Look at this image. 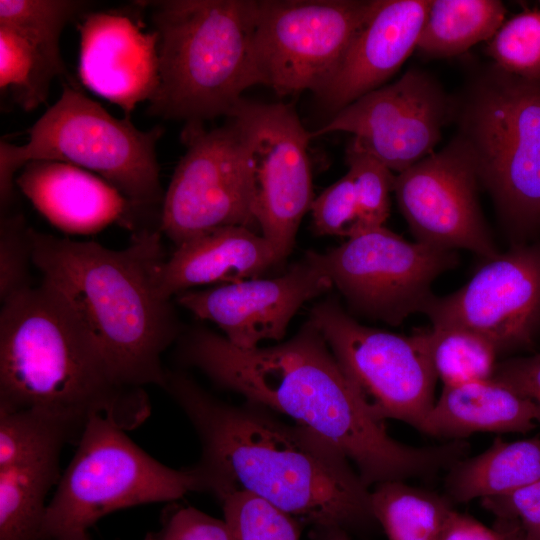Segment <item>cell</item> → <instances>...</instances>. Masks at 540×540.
Segmentation results:
<instances>
[{
  "instance_id": "4fadbf2b",
  "label": "cell",
  "mask_w": 540,
  "mask_h": 540,
  "mask_svg": "<svg viewBox=\"0 0 540 540\" xmlns=\"http://www.w3.org/2000/svg\"><path fill=\"white\" fill-rule=\"evenodd\" d=\"M181 139L186 151L164 194L162 234L176 247L219 227L255 231L252 186L233 125L208 130L188 122Z\"/></svg>"
},
{
  "instance_id": "ffe728a7",
  "label": "cell",
  "mask_w": 540,
  "mask_h": 540,
  "mask_svg": "<svg viewBox=\"0 0 540 540\" xmlns=\"http://www.w3.org/2000/svg\"><path fill=\"white\" fill-rule=\"evenodd\" d=\"M431 0H374L335 74L317 96L335 114L384 86L417 48Z\"/></svg>"
},
{
  "instance_id": "3957f363",
  "label": "cell",
  "mask_w": 540,
  "mask_h": 540,
  "mask_svg": "<svg viewBox=\"0 0 540 540\" xmlns=\"http://www.w3.org/2000/svg\"><path fill=\"white\" fill-rule=\"evenodd\" d=\"M160 228L131 234L114 250L94 241L31 228L33 264L73 308L119 381L164 388L162 357L182 333L172 299L161 291L166 260Z\"/></svg>"
},
{
  "instance_id": "2e32d148",
  "label": "cell",
  "mask_w": 540,
  "mask_h": 540,
  "mask_svg": "<svg viewBox=\"0 0 540 540\" xmlns=\"http://www.w3.org/2000/svg\"><path fill=\"white\" fill-rule=\"evenodd\" d=\"M471 155L456 137L448 146L395 175L393 192L416 241L466 249L490 259L498 251L483 218Z\"/></svg>"
},
{
  "instance_id": "d4e9b609",
  "label": "cell",
  "mask_w": 540,
  "mask_h": 540,
  "mask_svg": "<svg viewBox=\"0 0 540 540\" xmlns=\"http://www.w3.org/2000/svg\"><path fill=\"white\" fill-rule=\"evenodd\" d=\"M505 14L498 0H431L416 49L432 58L461 54L490 40Z\"/></svg>"
},
{
  "instance_id": "7c38bea8",
  "label": "cell",
  "mask_w": 540,
  "mask_h": 540,
  "mask_svg": "<svg viewBox=\"0 0 540 540\" xmlns=\"http://www.w3.org/2000/svg\"><path fill=\"white\" fill-rule=\"evenodd\" d=\"M312 254L355 312L393 326L423 313L435 279L458 263L455 250L407 241L384 226Z\"/></svg>"
},
{
  "instance_id": "f35d334b",
  "label": "cell",
  "mask_w": 540,
  "mask_h": 540,
  "mask_svg": "<svg viewBox=\"0 0 540 540\" xmlns=\"http://www.w3.org/2000/svg\"><path fill=\"white\" fill-rule=\"evenodd\" d=\"M310 540H351L349 533L337 526H313L309 531Z\"/></svg>"
},
{
  "instance_id": "7a4b0ae2",
  "label": "cell",
  "mask_w": 540,
  "mask_h": 540,
  "mask_svg": "<svg viewBox=\"0 0 540 540\" xmlns=\"http://www.w3.org/2000/svg\"><path fill=\"white\" fill-rule=\"evenodd\" d=\"M185 413L200 444L197 463L217 498L256 495L304 526L366 531L377 522L367 487L350 461L298 424L246 400L224 402L181 371L167 369L163 388Z\"/></svg>"
},
{
  "instance_id": "1f68e13d",
  "label": "cell",
  "mask_w": 540,
  "mask_h": 540,
  "mask_svg": "<svg viewBox=\"0 0 540 540\" xmlns=\"http://www.w3.org/2000/svg\"><path fill=\"white\" fill-rule=\"evenodd\" d=\"M364 230L384 226L390 212V193L395 175L373 155L350 142L346 150Z\"/></svg>"
},
{
  "instance_id": "cb8c5ba5",
  "label": "cell",
  "mask_w": 540,
  "mask_h": 540,
  "mask_svg": "<svg viewBox=\"0 0 540 540\" xmlns=\"http://www.w3.org/2000/svg\"><path fill=\"white\" fill-rule=\"evenodd\" d=\"M448 471L446 496L453 503L512 492L540 479V438H496L487 450L459 460Z\"/></svg>"
},
{
  "instance_id": "7402d4cb",
  "label": "cell",
  "mask_w": 540,
  "mask_h": 540,
  "mask_svg": "<svg viewBox=\"0 0 540 540\" xmlns=\"http://www.w3.org/2000/svg\"><path fill=\"white\" fill-rule=\"evenodd\" d=\"M539 416L535 403L489 378L444 385L418 430L453 440L477 432L526 433Z\"/></svg>"
},
{
  "instance_id": "9c48e42d",
  "label": "cell",
  "mask_w": 540,
  "mask_h": 540,
  "mask_svg": "<svg viewBox=\"0 0 540 540\" xmlns=\"http://www.w3.org/2000/svg\"><path fill=\"white\" fill-rule=\"evenodd\" d=\"M323 334L369 415L416 428L435 403L438 379L428 329L405 336L365 326L333 298L316 303L309 319Z\"/></svg>"
},
{
  "instance_id": "d6a6232c",
  "label": "cell",
  "mask_w": 540,
  "mask_h": 540,
  "mask_svg": "<svg viewBox=\"0 0 540 540\" xmlns=\"http://www.w3.org/2000/svg\"><path fill=\"white\" fill-rule=\"evenodd\" d=\"M31 227L20 213H3L0 222V300L32 286Z\"/></svg>"
},
{
  "instance_id": "e575fe53",
  "label": "cell",
  "mask_w": 540,
  "mask_h": 540,
  "mask_svg": "<svg viewBox=\"0 0 540 540\" xmlns=\"http://www.w3.org/2000/svg\"><path fill=\"white\" fill-rule=\"evenodd\" d=\"M496 517L494 527L515 532L525 540H540V479L512 492L481 499Z\"/></svg>"
},
{
  "instance_id": "74e56055",
  "label": "cell",
  "mask_w": 540,
  "mask_h": 540,
  "mask_svg": "<svg viewBox=\"0 0 540 540\" xmlns=\"http://www.w3.org/2000/svg\"><path fill=\"white\" fill-rule=\"evenodd\" d=\"M440 540H525L512 531L488 528L456 510L451 514Z\"/></svg>"
},
{
  "instance_id": "e0dca14e",
  "label": "cell",
  "mask_w": 540,
  "mask_h": 540,
  "mask_svg": "<svg viewBox=\"0 0 540 540\" xmlns=\"http://www.w3.org/2000/svg\"><path fill=\"white\" fill-rule=\"evenodd\" d=\"M332 286L308 251L281 276L189 290L175 300L197 318L216 324L232 345L253 349L264 340H282L300 307Z\"/></svg>"
},
{
  "instance_id": "4dcf8cb0",
  "label": "cell",
  "mask_w": 540,
  "mask_h": 540,
  "mask_svg": "<svg viewBox=\"0 0 540 540\" xmlns=\"http://www.w3.org/2000/svg\"><path fill=\"white\" fill-rule=\"evenodd\" d=\"M486 52L502 71L540 80V10H527L504 22Z\"/></svg>"
},
{
  "instance_id": "8fae6325",
  "label": "cell",
  "mask_w": 540,
  "mask_h": 540,
  "mask_svg": "<svg viewBox=\"0 0 540 540\" xmlns=\"http://www.w3.org/2000/svg\"><path fill=\"white\" fill-rule=\"evenodd\" d=\"M227 117L252 186L257 225L281 262L291 253L314 199L311 134L295 109L281 102L242 98Z\"/></svg>"
},
{
  "instance_id": "8992f818",
  "label": "cell",
  "mask_w": 540,
  "mask_h": 540,
  "mask_svg": "<svg viewBox=\"0 0 540 540\" xmlns=\"http://www.w3.org/2000/svg\"><path fill=\"white\" fill-rule=\"evenodd\" d=\"M164 130H139L131 117L111 115L72 83L28 130V141L0 142V204L5 213L15 196L17 172L28 162L59 161L94 172L129 201L161 215L165 192L156 145Z\"/></svg>"
},
{
  "instance_id": "5bb4252c",
  "label": "cell",
  "mask_w": 540,
  "mask_h": 540,
  "mask_svg": "<svg viewBox=\"0 0 540 540\" xmlns=\"http://www.w3.org/2000/svg\"><path fill=\"white\" fill-rule=\"evenodd\" d=\"M423 314L433 327L484 336L499 354L532 348L540 337V240L486 259L458 290L435 295Z\"/></svg>"
},
{
  "instance_id": "f546056e",
  "label": "cell",
  "mask_w": 540,
  "mask_h": 540,
  "mask_svg": "<svg viewBox=\"0 0 540 540\" xmlns=\"http://www.w3.org/2000/svg\"><path fill=\"white\" fill-rule=\"evenodd\" d=\"M218 500L234 540H301L304 525L256 495L233 490Z\"/></svg>"
},
{
  "instance_id": "8d00e7d4",
  "label": "cell",
  "mask_w": 540,
  "mask_h": 540,
  "mask_svg": "<svg viewBox=\"0 0 540 540\" xmlns=\"http://www.w3.org/2000/svg\"><path fill=\"white\" fill-rule=\"evenodd\" d=\"M492 378L531 400L540 412V353L498 362Z\"/></svg>"
},
{
  "instance_id": "5b68a950",
  "label": "cell",
  "mask_w": 540,
  "mask_h": 540,
  "mask_svg": "<svg viewBox=\"0 0 540 540\" xmlns=\"http://www.w3.org/2000/svg\"><path fill=\"white\" fill-rule=\"evenodd\" d=\"M158 35L160 84L148 113L203 122L228 116L259 85L254 53L256 0L146 2Z\"/></svg>"
},
{
  "instance_id": "603a6c76",
  "label": "cell",
  "mask_w": 540,
  "mask_h": 540,
  "mask_svg": "<svg viewBox=\"0 0 540 540\" xmlns=\"http://www.w3.org/2000/svg\"><path fill=\"white\" fill-rule=\"evenodd\" d=\"M63 437L30 446L0 465V540H41L47 495L58 484Z\"/></svg>"
},
{
  "instance_id": "836d02e7",
  "label": "cell",
  "mask_w": 540,
  "mask_h": 540,
  "mask_svg": "<svg viewBox=\"0 0 540 540\" xmlns=\"http://www.w3.org/2000/svg\"><path fill=\"white\" fill-rule=\"evenodd\" d=\"M310 212L314 230L319 235L348 239L365 231L355 188L348 173L314 197Z\"/></svg>"
},
{
  "instance_id": "44dd1931",
  "label": "cell",
  "mask_w": 540,
  "mask_h": 540,
  "mask_svg": "<svg viewBox=\"0 0 540 540\" xmlns=\"http://www.w3.org/2000/svg\"><path fill=\"white\" fill-rule=\"evenodd\" d=\"M280 260L261 234L244 226H225L194 236L175 247L160 271L162 293L172 299L203 285L259 278Z\"/></svg>"
},
{
  "instance_id": "4316f807",
  "label": "cell",
  "mask_w": 540,
  "mask_h": 540,
  "mask_svg": "<svg viewBox=\"0 0 540 540\" xmlns=\"http://www.w3.org/2000/svg\"><path fill=\"white\" fill-rule=\"evenodd\" d=\"M71 80L25 37L0 25V89L24 110L45 103L54 77Z\"/></svg>"
},
{
  "instance_id": "6da1fadb",
  "label": "cell",
  "mask_w": 540,
  "mask_h": 540,
  "mask_svg": "<svg viewBox=\"0 0 540 540\" xmlns=\"http://www.w3.org/2000/svg\"><path fill=\"white\" fill-rule=\"evenodd\" d=\"M179 341L185 364L321 437L353 463L367 487L432 476L449 470L469 451L463 440L422 448L391 438L365 410L310 320L288 341L269 347L241 349L204 327L191 329Z\"/></svg>"
},
{
  "instance_id": "83f0119b",
  "label": "cell",
  "mask_w": 540,
  "mask_h": 540,
  "mask_svg": "<svg viewBox=\"0 0 540 540\" xmlns=\"http://www.w3.org/2000/svg\"><path fill=\"white\" fill-rule=\"evenodd\" d=\"M90 5L81 0H0V25L25 37L70 77L61 56V33Z\"/></svg>"
},
{
  "instance_id": "ac0fdd59",
  "label": "cell",
  "mask_w": 540,
  "mask_h": 540,
  "mask_svg": "<svg viewBox=\"0 0 540 540\" xmlns=\"http://www.w3.org/2000/svg\"><path fill=\"white\" fill-rule=\"evenodd\" d=\"M79 77L125 116L150 101L160 84L158 35L119 10L88 12L78 23Z\"/></svg>"
},
{
  "instance_id": "30bf717a",
  "label": "cell",
  "mask_w": 540,
  "mask_h": 540,
  "mask_svg": "<svg viewBox=\"0 0 540 540\" xmlns=\"http://www.w3.org/2000/svg\"><path fill=\"white\" fill-rule=\"evenodd\" d=\"M374 0H256L254 53L259 85L280 96L327 86Z\"/></svg>"
},
{
  "instance_id": "ba28073f",
  "label": "cell",
  "mask_w": 540,
  "mask_h": 540,
  "mask_svg": "<svg viewBox=\"0 0 540 540\" xmlns=\"http://www.w3.org/2000/svg\"><path fill=\"white\" fill-rule=\"evenodd\" d=\"M459 124L457 137L473 159L479 183L515 243L527 242L540 229V80L495 66L471 86Z\"/></svg>"
},
{
  "instance_id": "9a60e30c",
  "label": "cell",
  "mask_w": 540,
  "mask_h": 540,
  "mask_svg": "<svg viewBox=\"0 0 540 540\" xmlns=\"http://www.w3.org/2000/svg\"><path fill=\"white\" fill-rule=\"evenodd\" d=\"M450 110L440 86L413 68L336 112L310 134L350 133L353 144L398 174L434 153Z\"/></svg>"
},
{
  "instance_id": "484cf974",
  "label": "cell",
  "mask_w": 540,
  "mask_h": 540,
  "mask_svg": "<svg viewBox=\"0 0 540 540\" xmlns=\"http://www.w3.org/2000/svg\"><path fill=\"white\" fill-rule=\"evenodd\" d=\"M373 516L388 540H440L453 513L445 495L404 481H385L370 493Z\"/></svg>"
},
{
  "instance_id": "277c9868",
  "label": "cell",
  "mask_w": 540,
  "mask_h": 540,
  "mask_svg": "<svg viewBox=\"0 0 540 540\" xmlns=\"http://www.w3.org/2000/svg\"><path fill=\"white\" fill-rule=\"evenodd\" d=\"M0 410L38 412L81 435L96 416L135 429L151 403L145 389L119 381L70 304L42 279L2 302Z\"/></svg>"
},
{
  "instance_id": "d590c367",
  "label": "cell",
  "mask_w": 540,
  "mask_h": 540,
  "mask_svg": "<svg viewBox=\"0 0 540 540\" xmlns=\"http://www.w3.org/2000/svg\"><path fill=\"white\" fill-rule=\"evenodd\" d=\"M145 540H234L224 519L191 506L170 502L160 517V527Z\"/></svg>"
},
{
  "instance_id": "f1b7e54d",
  "label": "cell",
  "mask_w": 540,
  "mask_h": 540,
  "mask_svg": "<svg viewBox=\"0 0 540 540\" xmlns=\"http://www.w3.org/2000/svg\"><path fill=\"white\" fill-rule=\"evenodd\" d=\"M433 367L444 385L492 378L499 352L484 336L462 327L428 329Z\"/></svg>"
},
{
  "instance_id": "d6986e66",
  "label": "cell",
  "mask_w": 540,
  "mask_h": 540,
  "mask_svg": "<svg viewBox=\"0 0 540 540\" xmlns=\"http://www.w3.org/2000/svg\"><path fill=\"white\" fill-rule=\"evenodd\" d=\"M19 172L16 188L63 232L91 234L111 224L131 234L160 228L161 215L137 207L104 179L78 166L36 160Z\"/></svg>"
},
{
  "instance_id": "52a82bcc",
  "label": "cell",
  "mask_w": 540,
  "mask_h": 540,
  "mask_svg": "<svg viewBox=\"0 0 540 540\" xmlns=\"http://www.w3.org/2000/svg\"><path fill=\"white\" fill-rule=\"evenodd\" d=\"M76 447L48 502L41 540H91L89 529L112 512L210 492L197 463L166 466L104 417L87 422Z\"/></svg>"
}]
</instances>
